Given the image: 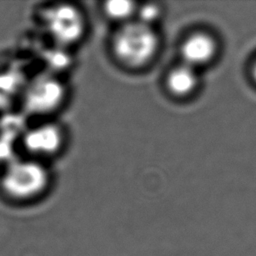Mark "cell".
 Segmentation results:
<instances>
[{"label":"cell","mask_w":256,"mask_h":256,"mask_svg":"<svg viewBox=\"0 0 256 256\" xmlns=\"http://www.w3.org/2000/svg\"><path fill=\"white\" fill-rule=\"evenodd\" d=\"M65 97L63 84L56 78L44 75L32 80L23 92V104L31 114H47L56 110Z\"/></svg>","instance_id":"obj_3"},{"label":"cell","mask_w":256,"mask_h":256,"mask_svg":"<svg viewBox=\"0 0 256 256\" xmlns=\"http://www.w3.org/2000/svg\"><path fill=\"white\" fill-rule=\"evenodd\" d=\"M157 44L154 31L141 22L123 26L113 42L117 57L130 66H139L149 61L157 49Z\"/></svg>","instance_id":"obj_1"},{"label":"cell","mask_w":256,"mask_h":256,"mask_svg":"<svg viewBox=\"0 0 256 256\" xmlns=\"http://www.w3.org/2000/svg\"><path fill=\"white\" fill-rule=\"evenodd\" d=\"M196 84V74L190 66L184 65L171 72L168 78V85L172 92L178 95L189 93Z\"/></svg>","instance_id":"obj_7"},{"label":"cell","mask_w":256,"mask_h":256,"mask_svg":"<svg viewBox=\"0 0 256 256\" xmlns=\"http://www.w3.org/2000/svg\"><path fill=\"white\" fill-rule=\"evenodd\" d=\"M214 52L215 45L213 40L203 34L194 35L189 38L182 49L185 65L192 68L208 62Z\"/></svg>","instance_id":"obj_6"},{"label":"cell","mask_w":256,"mask_h":256,"mask_svg":"<svg viewBox=\"0 0 256 256\" xmlns=\"http://www.w3.org/2000/svg\"><path fill=\"white\" fill-rule=\"evenodd\" d=\"M133 3L125 0L109 1L106 4L105 10L109 16L116 19H124L133 11Z\"/></svg>","instance_id":"obj_8"},{"label":"cell","mask_w":256,"mask_h":256,"mask_svg":"<svg viewBox=\"0 0 256 256\" xmlns=\"http://www.w3.org/2000/svg\"><path fill=\"white\" fill-rule=\"evenodd\" d=\"M254 76H255V79H256V64H255V68H254Z\"/></svg>","instance_id":"obj_11"},{"label":"cell","mask_w":256,"mask_h":256,"mask_svg":"<svg viewBox=\"0 0 256 256\" xmlns=\"http://www.w3.org/2000/svg\"><path fill=\"white\" fill-rule=\"evenodd\" d=\"M159 16V8L154 5H146L140 10V21L141 23L150 26Z\"/></svg>","instance_id":"obj_10"},{"label":"cell","mask_w":256,"mask_h":256,"mask_svg":"<svg viewBox=\"0 0 256 256\" xmlns=\"http://www.w3.org/2000/svg\"><path fill=\"white\" fill-rule=\"evenodd\" d=\"M49 175L43 165L30 160L12 162L2 177V187L11 197L29 199L40 194L48 184Z\"/></svg>","instance_id":"obj_2"},{"label":"cell","mask_w":256,"mask_h":256,"mask_svg":"<svg viewBox=\"0 0 256 256\" xmlns=\"http://www.w3.org/2000/svg\"><path fill=\"white\" fill-rule=\"evenodd\" d=\"M18 80L13 75L0 76V105H4L14 95Z\"/></svg>","instance_id":"obj_9"},{"label":"cell","mask_w":256,"mask_h":256,"mask_svg":"<svg viewBox=\"0 0 256 256\" xmlns=\"http://www.w3.org/2000/svg\"><path fill=\"white\" fill-rule=\"evenodd\" d=\"M62 132L54 124H43L26 132L23 137L25 148L37 155H50L62 145Z\"/></svg>","instance_id":"obj_5"},{"label":"cell","mask_w":256,"mask_h":256,"mask_svg":"<svg viewBox=\"0 0 256 256\" xmlns=\"http://www.w3.org/2000/svg\"><path fill=\"white\" fill-rule=\"evenodd\" d=\"M45 24L49 34L60 45H70L78 41L85 28L79 10L68 4H60L48 9Z\"/></svg>","instance_id":"obj_4"}]
</instances>
